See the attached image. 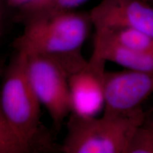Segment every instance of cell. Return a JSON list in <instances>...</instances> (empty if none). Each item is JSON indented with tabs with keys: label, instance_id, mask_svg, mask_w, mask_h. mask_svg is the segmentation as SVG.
<instances>
[{
	"label": "cell",
	"instance_id": "obj_1",
	"mask_svg": "<svg viewBox=\"0 0 153 153\" xmlns=\"http://www.w3.org/2000/svg\"><path fill=\"white\" fill-rule=\"evenodd\" d=\"M23 24L24 31L14 43L16 51L57 61L68 76L87 63L82 48L93 26L89 13H56L33 17Z\"/></svg>",
	"mask_w": 153,
	"mask_h": 153
},
{
	"label": "cell",
	"instance_id": "obj_2",
	"mask_svg": "<svg viewBox=\"0 0 153 153\" xmlns=\"http://www.w3.org/2000/svg\"><path fill=\"white\" fill-rule=\"evenodd\" d=\"M145 111L124 116L82 117L70 114L61 147L65 153H128Z\"/></svg>",
	"mask_w": 153,
	"mask_h": 153
},
{
	"label": "cell",
	"instance_id": "obj_3",
	"mask_svg": "<svg viewBox=\"0 0 153 153\" xmlns=\"http://www.w3.org/2000/svg\"><path fill=\"white\" fill-rule=\"evenodd\" d=\"M1 76V111L19 141L29 152L39 136L41 105L28 78L24 53L16 50Z\"/></svg>",
	"mask_w": 153,
	"mask_h": 153
},
{
	"label": "cell",
	"instance_id": "obj_4",
	"mask_svg": "<svg viewBox=\"0 0 153 153\" xmlns=\"http://www.w3.org/2000/svg\"><path fill=\"white\" fill-rule=\"evenodd\" d=\"M25 55L26 72L32 89L40 104L46 108L53 125L59 128L71 114L68 74L57 61L50 57Z\"/></svg>",
	"mask_w": 153,
	"mask_h": 153
},
{
	"label": "cell",
	"instance_id": "obj_5",
	"mask_svg": "<svg viewBox=\"0 0 153 153\" xmlns=\"http://www.w3.org/2000/svg\"><path fill=\"white\" fill-rule=\"evenodd\" d=\"M105 104L107 116H124L143 108L153 94V73L126 70L106 72L104 77Z\"/></svg>",
	"mask_w": 153,
	"mask_h": 153
},
{
	"label": "cell",
	"instance_id": "obj_6",
	"mask_svg": "<svg viewBox=\"0 0 153 153\" xmlns=\"http://www.w3.org/2000/svg\"><path fill=\"white\" fill-rule=\"evenodd\" d=\"M106 62L91 57L83 68L68 76L71 114L96 117L104 110Z\"/></svg>",
	"mask_w": 153,
	"mask_h": 153
},
{
	"label": "cell",
	"instance_id": "obj_7",
	"mask_svg": "<svg viewBox=\"0 0 153 153\" xmlns=\"http://www.w3.org/2000/svg\"><path fill=\"white\" fill-rule=\"evenodd\" d=\"M89 13L94 30L129 28L153 36V7L145 0H101Z\"/></svg>",
	"mask_w": 153,
	"mask_h": 153
},
{
	"label": "cell",
	"instance_id": "obj_8",
	"mask_svg": "<svg viewBox=\"0 0 153 153\" xmlns=\"http://www.w3.org/2000/svg\"><path fill=\"white\" fill-rule=\"evenodd\" d=\"M91 57L116 63L128 70L153 73V54L127 48L109 41L94 38Z\"/></svg>",
	"mask_w": 153,
	"mask_h": 153
},
{
	"label": "cell",
	"instance_id": "obj_9",
	"mask_svg": "<svg viewBox=\"0 0 153 153\" xmlns=\"http://www.w3.org/2000/svg\"><path fill=\"white\" fill-rule=\"evenodd\" d=\"M94 38L153 54V36L133 28L116 27L95 30Z\"/></svg>",
	"mask_w": 153,
	"mask_h": 153
},
{
	"label": "cell",
	"instance_id": "obj_10",
	"mask_svg": "<svg viewBox=\"0 0 153 153\" xmlns=\"http://www.w3.org/2000/svg\"><path fill=\"white\" fill-rule=\"evenodd\" d=\"M89 0H37L18 10L16 19L24 22L33 17L74 11Z\"/></svg>",
	"mask_w": 153,
	"mask_h": 153
},
{
	"label": "cell",
	"instance_id": "obj_11",
	"mask_svg": "<svg viewBox=\"0 0 153 153\" xmlns=\"http://www.w3.org/2000/svg\"><path fill=\"white\" fill-rule=\"evenodd\" d=\"M128 153H153V106L145 111L144 118L134 134Z\"/></svg>",
	"mask_w": 153,
	"mask_h": 153
},
{
	"label": "cell",
	"instance_id": "obj_12",
	"mask_svg": "<svg viewBox=\"0 0 153 153\" xmlns=\"http://www.w3.org/2000/svg\"><path fill=\"white\" fill-rule=\"evenodd\" d=\"M1 70H0V82ZM28 150L7 123L0 107V153H24Z\"/></svg>",
	"mask_w": 153,
	"mask_h": 153
},
{
	"label": "cell",
	"instance_id": "obj_13",
	"mask_svg": "<svg viewBox=\"0 0 153 153\" xmlns=\"http://www.w3.org/2000/svg\"><path fill=\"white\" fill-rule=\"evenodd\" d=\"M37 0H4L5 4L8 7L17 10L22 9L27 6L31 4Z\"/></svg>",
	"mask_w": 153,
	"mask_h": 153
},
{
	"label": "cell",
	"instance_id": "obj_14",
	"mask_svg": "<svg viewBox=\"0 0 153 153\" xmlns=\"http://www.w3.org/2000/svg\"><path fill=\"white\" fill-rule=\"evenodd\" d=\"M4 0H0V37L4 31Z\"/></svg>",
	"mask_w": 153,
	"mask_h": 153
},
{
	"label": "cell",
	"instance_id": "obj_15",
	"mask_svg": "<svg viewBox=\"0 0 153 153\" xmlns=\"http://www.w3.org/2000/svg\"><path fill=\"white\" fill-rule=\"evenodd\" d=\"M145 1H148L149 4H150L153 7V0H145Z\"/></svg>",
	"mask_w": 153,
	"mask_h": 153
}]
</instances>
